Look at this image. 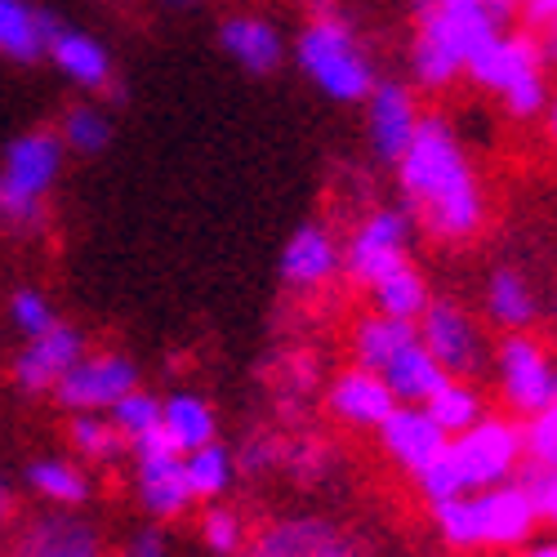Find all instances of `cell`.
Listing matches in <instances>:
<instances>
[{
  "mask_svg": "<svg viewBox=\"0 0 557 557\" xmlns=\"http://www.w3.org/2000/svg\"><path fill=\"white\" fill-rule=\"evenodd\" d=\"M63 27V18L50 5H36V0H0V59L32 67L45 63L54 32Z\"/></svg>",
  "mask_w": 557,
  "mask_h": 557,
  "instance_id": "19",
  "label": "cell"
},
{
  "mask_svg": "<svg viewBox=\"0 0 557 557\" xmlns=\"http://www.w3.org/2000/svg\"><path fill=\"white\" fill-rule=\"evenodd\" d=\"M161 401H165V397L134 388V393H125L116 406H108V420H112V429H116L125 442H134V437L161 429Z\"/></svg>",
  "mask_w": 557,
  "mask_h": 557,
  "instance_id": "33",
  "label": "cell"
},
{
  "mask_svg": "<svg viewBox=\"0 0 557 557\" xmlns=\"http://www.w3.org/2000/svg\"><path fill=\"white\" fill-rule=\"evenodd\" d=\"M129 455H134V486L144 508L152 518H178L193 504V491H188V478H183V450L170 442V433L152 429L144 437H134Z\"/></svg>",
  "mask_w": 557,
  "mask_h": 557,
  "instance_id": "12",
  "label": "cell"
},
{
  "mask_svg": "<svg viewBox=\"0 0 557 557\" xmlns=\"http://www.w3.org/2000/svg\"><path fill=\"white\" fill-rule=\"evenodd\" d=\"M295 63H299L304 81L317 89V95L339 103V108H361L370 99V89H375V81H380L366 40L335 10H321L299 27Z\"/></svg>",
  "mask_w": 557,
  "mask_h": 557,
  "instance_id": "3",
  "label": "cell"
},
{
  "mask_svg": "<svg viewBox=\"0 0 557 557\" xmlns=\"http://www.w3.org/2000/svg\"><path fill=\"white\" fill-rule=\"evenodd\" d=\"M129 557H165V535L161 531H138L129 540Z\"/></svg>",
  "mask_w": 557,
  "mask_h": 557,
  "instance_id": "40",
  "label": "cell"
},
{
  "mask_svg": "<svg viewBox=\"0 0 557 557\" xmlns=\"http://www.w3.org/2000/svg\"><path fill=\"white\" fill-rule=\"evenodd\" d=\"M85 348H89L85 344V331L59 317L50 331L23 339V348L10 361V380H14V388L23 397H50L59 388V380L81 361Z\"/></svg>",
  "mask_w": 557,
  "mask_h": 557,
  "instance_id": "14",
  "label": "cell"
},
{
  "mask_svg": "<svg viewBox=\"0 0 557 557\" xmlns=\"http://www.w3.org/2000/svg\"><path fill=\"white\" fill-rule=\"evenodd\" d=\"M246 557H357V548L321 518H286L268 527Z\"/></svg>",
  "mask_w": 557,
  "mask_h": 557,
  "instance_id": "21",
  "label": "cell"
},
{
  "mask_svg": "<svg viewBox=\"0 0 557 557\" xmlns=\"http://www.w3.org/2000/svg\"><path fill=\"white\" fill-rule=\"evenodd\" d=\"M401 210L420 223L433 242L459 246L473 242L486 223V193L482 178L463 152L459 129L442 112H424L420 129H414L410 148L393 165Z\"/></svg>",
  "mask_w": 557,
  "mask_h": 557,
  "instance_id": "1",
  "label": "cell"
},
{
  "mask_svg": "<svg viewBox=\"0 0 557 557\" xmlns=\"http://www.w3.org/2000/svg\"><path fill=\"white\" fill-rule=\"evenodd\" d=\"M232 473H237V455L223 442H206L183 455V478H188L193 499H219L232 486Z\"/></svg>",
  "mask_w": 557,
  "mask_h": 557,
  "instance_id": "30",
  "label": "cell"
},
{
  "mask_svg": "<svg viewBox=\"0 0 557 557\" xmlns=\"http://www.w3.org/2000/svg\"><path fill=\"white\" fill-rule=\"evenodd\" d=\"M508 27L513 23H504L491 5H429L424 14H414L410 85L450 89Z\"/></svg>",
  "mask_w": 557,
  "mask_h": 557,
  "instance_id": "2",
  "label": "cell"
},
{
  "mask_svg": "<svg viewBox=\"0 0 557 557\" xmlns=\"http://www.w3.org/2000/svg\"><path fill=\"white\" fill-rule=\"evenodd\" d=\"M553 312H557V304H553Z\"/></svg>",
  "mask_w": 557,
  "mask_h": 557,
  "instance_id": "47",
  "label": "cell"
},
{
  "mask_svg": "<svg viewBox=\"0 0 557 557\" xmlns=\"http://www.w3.org/2000/svg\"><path fill=\"white\" fill-rule=\"evenodd\" d=\"M527 486H531V499H535V513L557 527V469H531Z\"/></svg>",
  "mask_w": 557,
  "mask_h": 557,
  "instance_id": "37",
  "label": "cell"
},
{
  "mask_svg": "<svg viewBox=\"0 0 557 557\" xmlns=\"http://www.w3.org/2000/svg\"><path fill=\"white\" fill-rule=\"evenodd\" d=\"M214 40L246 76H272V72H282V63H286V36L263 14H227V18H219Z\"/></svg>",
  "mask_w": 557,
  "mask_h": 557,
  "instance_id": "17",
  "label": "cell"
},
{
  "mask_svg": "<svg viewBox=\"0 0 557 557\" xmlns=\"http://www.w3.org/2000/svg\"><path fill=\"white\" fill-rule=\"evenodd\" d=\"M161 429L170 433V442L188 455L206 442H219V414L206 397L197 393H174L161 401Z\"/></svg>",
  "mask_w": 557,
  "mask_h": 557,
  "instance_id": "27",
  "label": "cell"
},
{
  "mask_svg": "<svg viewBox=\"0 0 557 557\" xmlns=\"http://www.w3.org/2000/svg\"><path fill=\"white\" fill-rule=\"evenodd\" d=\"M5 317H10V326H14L23 339H32V335H40V331L54 326L59 308H54V299L45 295L40 286H18V290L10 295V304H5Z\"/></svg>",
  "mask_w": 557,
  "mask_h": 557,
  "instance_id": "34",
  "label": "cell"
},
{
  "mask_svg": "<svg viewBox=\"0 0 557 557\" xmlns=\"http://www.w3.org/2000/svg\"><path fill=\"white\" fill-rule=\"evenodd\" d=\"M54 129H59V138H63L67 157H99V152H108L112 134H116V125H112V112H108L103 103H95V99L67 103Z\"/></svg>",
  "mask_w": 557,
  "mask_h": 557,
  "instance_id": "28",
  "label": "cell"
},
{
  "mask_svg": "<svg viewBox=\"0 0 557 557\" xmlns=\"http://www.w3.org/2000/svg\"><path fill=\"white\" fill-rule=\"evenodd\" d=\"M326 406L339 414L348 429H380L388 414L397 410V397L388 393V384L375 375V370L348 366L331 380L326 388Z\"/></svg>",
  "mask_w": 557,
  "mask_h": 557,
  "instance_id": "20",
  "label": "cell"
},
{
  "mask_svg": "<svg viewBox=\"0 0 557 557\" xmlns=\"http://www.w3.org/2000/svg\"><path fill=\"white\" fill-rule=\"evenodd\" d=\"M67 148L54 125H32L14 134L0 152V227L36 232L63 178Z\"/></svg>",
  "mask_w": 557,
  "mask_h": 557,
  "instance_id": "4",
  "label": "cell"
},
{
  "mask_svg": "<svg viewBox=\"0 0 557 557\" xmlns=\"http://www.w3.org/2000/svg\"><path fill=\"white\" fill-rule=\"evenodd\" d=\"M27 482H32V491H36L40 499L63 504V508H76V504H85V499H89V478L81 473V463L59 459V455L32 459Z\"/></svg>",
  "mask_w": 557,
  "mask_h": 557,
  "instance_id": "31",
  "label": "cell"
},
{
  "mask_svg": "<svg viewBox=\"0 0 557 557\" xmlns=\"http://www.w3.org/2000/svg\"><path fill=\"white\" fill-rule=\"evenodd\" d=\"M366 295H370V308H375V312H384V317H401V321H420V312H424L429 299H433L429 276L414 268L410 259L397 263L393 272H384Z\"/></svg>",
  "mask_w": 557,
  "mask_h": 557,
  "instance_id": "26",
  "label": "cell"
},
{
  "mask_svg": "<svg viewBox=\"0 0 557 557\" xmlns=\"http://www.w3.org/2000/svg\"><path fill=\"white\" fill-rule=\"evenodd\" d=\"M527 557H557V544H540V548H531Z\"/></svg>",
  "mask_w": 557,
  "mask_h": 557,
  "instance_id": "46",
  "label": "cell"
},
{
  "mask_svg": "<svg viewBox=\"0 0 557 557\" xmlns=\"http://www.w3.org/2000/svg\"><path fill=\"white\" fill-rule=\"evenodd\" d=\"M544 129H548V138L557 144V89H548V103H544Z\"/></svg>",
  "mask_w": 557,
  "mask_h": 557,
  "instance_id": "42",
  "label": "cell"
},
{
  "mask_svg": "<svg viewBox=\"0 0 557 557\" xmlns=\"http://www.w3.org/2000/svg\"><path fill=\"white\" fill-rule=\"evenodd\" d=\"M518 18H522V32L540 36L544 27H553V23H557V0H522Z\"/></svg>",
  "mask_w": 557,
  "mask_h": 557,
  "instance_id": "39",
  "label": "cell"
},
{
  "mask_svg": "<svg viewBox=\"0 0 557 557\" xmlns=\"http://www.w3.org/2000/svg\"><path fill=\"white\" fill-rule=\"evenodd\" d=\"M414 326H420V344L433 352V361L446 370L450 380L482 375V366H486L482 326L455 299H429V308L420 312Z\"/></svg>",
  "mask_w": 557,
  "mask_h": 557,
  "instance_id": "11",
  "label": "cell"
},
{
  "mask_svg": "<svg viewBox=\"0 0 557 557\" xmlns=\"http://www.w3.org/2000/svg\"><path fill=\"white\" fill-rule=\"evenodd\" d=\"M361 108H366L370 152H375L380 165L393 170L401 161V152L410 148V138H414V129H420V121H424L420 95H414V85L401 81V76H380Z\"/></svg>",
  "mask_w": 557,
  "mask_h": 557,
  "instance_id": "13",
  "label": "cell"
},
{
  "mask_svg": "<svg viewBox=\"0 0 557 557\" xmlns=\"http://www.w3.org/2000/svg\"><path fill=\"white\" fill-rule=\"evenodd\" d=\"M495 380L508 410L527 420L557 393V366L548 348L535 339V331H513V335H499L495 344Z\"/></svg>",
  "mask_w": 557,
  "mask_h": 557,
  "instance_id": "9",
  "label": "cell"
},
{
  "mask_svg": "<svg viewBox=\"0 0 557 557\" xmlns=\"http://www.w3.org/2000/svg\"><path fill=\"white\" fill-rule=\"evenodd\" d=\"M165 10H174V14H193V10H201L206 0H161Z\"/></svg>",
  "mask_w": 557,
  "mask_h": 557,
  "instance_id": "45",
  "label": "cell"
},
{
  "mask_svg": "<svg viewBox=\"0 0 557 557\" xmlns=\"http://www.w3.org/2000/svg\"><path fill=\"white\" fill-rule=\"evenodd\" d=\"M437 531L455 548H504V544H522L540 513L527 482H499L473 495H459L433 508Z\"/></svg>",
  "mask_w": 557,
  "mask_h": 557,
  "instance_id": "5",
  "label": "cell"
},
{
  "mask_svg": "<svg viewBox=\"0 0 557 557\" xmlns=\"http://www.w3.org/2000/svg\"><path fill=\"white\" fill-rule=\"evenodd\" d=\"M10 557H103V553H99V535L85 522L54 513V518H36L18 535Z\"/></svg>",
  "mask_w": 557,
  "mask_h": 557,
  "instance_id": "23",
  "label": "cell"
},
{
  "mask_svg": "<svg viewBox=\"0 0 557 557\" xmlns=\"http://www.w3.org/2000/svg\"><path fill=\"white\" fill-rule=\"evenodd\" d=\"M375 433H380L384 455H388L393 463H401L410 478L424 473L429 463L450 446V437L437 429V420H433L424 406H397Z\"/></svg>",
  "mask_w": 557,
  "mask_h": 557,
  "instance_id": "18",
  "label": "cell"
},
{
  "mask_svg": "<svg viewBox=\"0 0 557 557\" xmlns=\"http://www.w3.org/2000/svg\"><path fill=\"white\" fill-rule=\"evenodd\" d=\"M201 531H206V544L214 553H237L242 548V518L232 513V508H210Z\"/></svg>",
  "mask_w": 557,
  "mask_h": 557,
  "instance_id": "36",
  "label": "cell"
},
{
  "mask_svg": "<svg viewBox=\"0 0 557 557\" xmlns=\"http://www.w3.org/2000/svg\"><path fill=\"white\" fill-rule=\"evenodd\" d=\"M429 5H491V0H410L414 14H424Z\"/></svg>",
  "mask_w": 557,
  "mask_h": 557,
  "instance_id": "43",
  "label": "cell"
},
{
  "mask_svg": "<svg viewBox=\"0 0 557 557\" xmlns=\"http://www.w3.org/2000/svg\"><path fill=\"white\" fill-rule=\"evenodd\" d=\"M134 388H138V366H134L129 352H121V348H85L81 361L59 380V388L50 397L67 414H76V410H103L108 414V406H116Z\"/></svg>",
  "mask_w": 557,
  "mask_h": 557,
  "instance_id": "10",
  "label": "cell"
},
{
  "mask_svg": "<svg viewBox=\"0 0 557 557\" xmlns=\"http://www.w3.org/2000/svg\"><path fill=\"white\" fill-rule=\"evenodd\" d=\"M67 442H72L76 455L95 459V463H112V459H121L129 450V442L112 429V420L103 410H76L67 420Z\"/></svg>",
  "mask_w": 557,
  "mask_h": 557,
  "instance_id": "32",
  "label": "cell"
},
{
  "mask_svg": "<svg viewBox=\"0 0 557 557\" xmlns=\"http://www.w3.org/2000/svg\"><path fill=\"white\" fill-rule=\"evenodd\" d=\"M478 89L499 99V108L513 121H535L544 116L548 103V63L540 54V45L531 32L508 27L482 59H473V67L463 72Z\"/></svg>",
  "mask_w": 557,
  "mask_h": 557,
  "instance_id": "6",
  "label": "cell"
},
{
  "mask_svg": "<svg viewBox=\"0 0 557 557\" xmlns=\"http://www.w3.org/2000/svg\"><path fill=\"white\" fill-rule=\"evenodd\" d=\"M45 63H50L72 89H81V95H108L112 103H125V85L116 81V63H112V50L89 36L85 27H72L63 23L50 40V50H45Z\"/></svg>",
  "mask_w": 557,
  "mask_h": 557,
  "instance_id": "15",
  "label": "cell"
},
{
  "mask_svg": "<svg viewBox=\"0 0 557 557\" xmlns=\"http://www.w3.org/2000/svg\"><path fill=\"white\" fill-rule=\"evenodd\" d=\"M522 450L531 459V469H557V393L535 414H527V424H522Z\"/></svg>",
  "mask_w": 557,
  "mask_h": 557,
  "instance_id": "35",
  "label": "cell"
},
{
  "mask_svg": "<svg viewBox=\"0 0 557 557\" xmlns=\"http://www.w3.org/2000/svg\"><path fill=\"white\" fill-rule=\"evenodd\" d=\"M482 308H486V321L495 331L504 335H513V331H535V321H540V295L535 286L527 282V272L518 268H491L486 276V290H482Z\"/></svg>",
  "mask_w": 557,
  "mask_h": 557,
  "instance_id": "22",
  "label": "cell"
},
{
  "mask_svg": "<svg viewBox=\"0 0 557 557\" xmlns=\"http://www.w3.org/2000/svg\"><path fill=\"white\" fill-rule=\"evenodd\" d=\"M410 227H414V219L401 206H375L370 214H361V223L344 237L339 276L370 290L384 272H393L397 263L410 259Z\"/></svg>",
  "mask_w": 557,
  "mask_h": 557,
  "instance_id": "8",
  "label": "cell"
},
{
  "mask_svg": "<svg viewBox=\"0 0 557 557\" xmlns=\"http://www.w3.org/2000/svg\"><path fill=\"white\" fill-rule=\"evenodd\" d=\"M446 455H450V469H455L463 495L499 486V482H513L518 463L527 459V450H522V424L504 420V414H482V420L469 433L450 437Z\"/></svg>",
  "mask_w": 557,
  "mask_h": 557,
  "instance_id": "7",
  "label": "cell"
},
{
  "mask_svg": "<svg viewBox=\"0 0 557 557\" xmlns=\"http://www.w3.org/2000/svg\"><path fill=\"white\" fill-rule=\"evenodd\" d=\"M380 380L388 384V393L397 397V406H424L450 375L433 361V352L414 339L410 348H401L384 370H380Z\"/></svg>",
  "mask_w": 557,
  "mask_h": 557,
  "instance_id": "25",
  "label": "cell"
},
{
  "mask_svg": "<svg viewBox=\"0 0 557 557\" xmlns=\"http://www.w3.org/2000/svg\"><path fill=\"white\" fill-rule=\"evenodd\" d=\"M414 339H420V326L414 321H401V317H384V312H375L370 308L357 326H352V366H361V370H380L401 352V348H410Z\"/></svg>",
  "mask_w": 557,
  "mask_h": 557,
  "instance_id": "24",
  "label": "cell"
},
{
  "mask_svg": "<svg viewBox=\"0 0 557 557\" xmlns=\"http://www.w3.org/2000/svg\"><path fill=\"white\" fill-rule=\"evenodd\" d=\"M10 518H14V491H10V482H0V527Z\"/></svg>",
  "mask_w": 557,
  "mask_h": 557,
  "instance_id": "44",
  "label": "cell"
},
{
  "mask_svg": "<svg viewBox=\"0 0 557 557\" xmlns=\"http://www.w3.org/2000/svg\"><path fill=\"white\" fill-rule=\"evenodd\" d=\"M535 45H540L544 63H548V67H557V23H553V27H544V32L535 36Z\"/></svg>",
  "mask_w": 557,
  "mask_h": 557,
  "instance_id": "41",
  "label": "cell"
},
{
  "mask_svg": "<svg viewBox=\"0 0 557 557\" xmlns=\"http://www.w3.org/2000/svg\"><path fill=\"white\" fill-rule=\"evenodd\" d=\"M272 463H282V446L268 442V437L246 442L242 455H237V469H242V473H263V469H272Z\"/></svg>",
  "mask_w": 557,
  "mask_h": 557,
  "instance_id": "38",
  "label": "cell"
},
{
  "mask_svg": "<svg viewBox=\"0 0 557 557\" xmlns=\"http://www.w3.org/2000/svg\"><path fill=\"white\" fill-rule=\"evenodd\" d=\"M344 268V242L335 237V227L331 223H299L282 255H276V276H282V286L295 290V295H317V290H326L335 276Z\"/></svg>",
  "mask_w": 557,
  "mask_h": 557,
  "instance_id": "16",
  "label": "cell"
},
{
  "mask_svg": "<svg viewBox=\"0 0 557 557\" xmlns=\"http://www.w3.org/2000/svg\"><path fill=\"white\" fill-rule=\"evenodd\" d=\"M424 410L437 420V429L446 433V437H459V433H469L482 414H486V406H482V393L473 388V380H446L429 401H424Z\"/></svg>",
  "mask_w": 557,
  "mask_h": 557,
  "instance_id": "29",
  "label": "cell"
}]
</instances>
